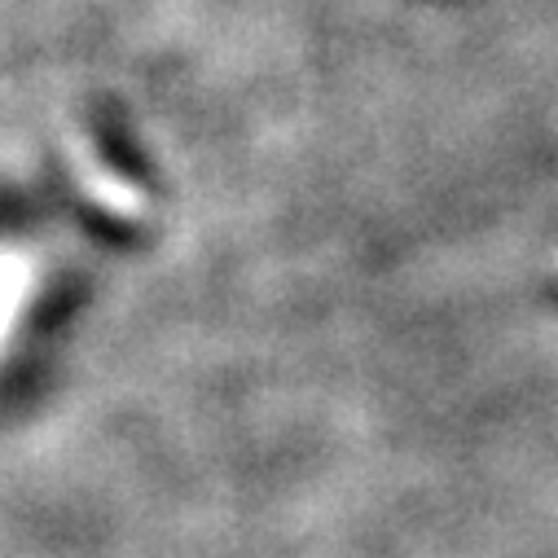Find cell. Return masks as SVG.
Returning <instances> with one entry per match:
<instances>
[{
	"mask_svg": "<svg viewBox=\"0 0 558 558\" xmlns=\"http://www.w3.org/2000/svg\"><path fill=\"white\" fill-rule=\"evenodd\" d=\"M23 291H27V272L23 264H0V339L14 326V313L23 304Z\"/></svg>",
	"mask_w": 558,
	"mask_h": 558,
	"instance_id": "6da1fadb",
	"label": "cell"
}]
</instances>
